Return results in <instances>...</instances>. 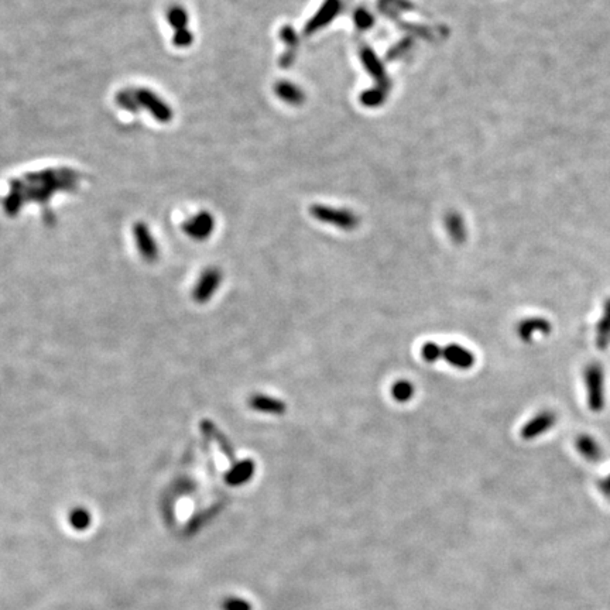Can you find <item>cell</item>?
Instances as JSON below:
<instances>
[{"label":"cell","instance_id":"6da1fadb","mask_svg":"<svg viewBox=\"0 0 610 610\" xmlns=\"http://www.w3.org/2000/svg\"><path fill=\"white\" fill-rule=\"evenodd\" d=\"M585 386L588 392L589 408L595 412L602 411L605 406V375L600 364L592 363L585 369Z\"/></svg>","mask_w":610,"mask_h":610},{"label":"cell","instance_id":"7a4b0ae2","mask_svg":"<svg viewBox=\"0 0 610 610\" xmlns=\"http://www.w3.org/2000/svg\"><path fill=\"white\" fill-rule=\"evenodd\" d=\"M311 213L318 221L329 225H335L339 229L353 231L359 225V219L353 212L345 209H336L329 207H314Z\"/></svg>","mask_w":610,"mask_h":610},{"label":"cell","instance_id":"3957f363","mask_svg":"<svg viewBox=\"0 0 610 610\" xmlns=\"http://www.w3.org/2000/svg\"><path fill=\"white\" fill-rule=\"evenodd\" d=\"M222 283V273L218 267H209L200 276L197 284L192 291V298L195 303L205 304L208 303L218 291L219 285Z\"/></svg>","mask_w":610,"mask_h":610},{"label":"cell","instance_id":"277c9868","mask_svg":"<svg viewBox=\"0 0 610 610\" xmlns=\"http://www.w3.org/2000/svg\"><path fill=\"white\" fill-rule=\"evenodd\" d=\"M133 236H134V242H136L141 257L149 263L156 261L159 257V248H157V243H156L150 229L141 222L134 224Z\"/></svg>","mask_w":610,"mask_h":610},{"label":"cell","instance_id":"5b68a950","mask_svg":"<svg viewBox=\"0 0 610 610\" xmlns=\"http://www.w3.org/2000/svg\"><path fill=\"white\" fill-rule=\"evenodd\" d=\"M215 228V221L211 213L200 212L183 225L184 232L193 240H205L211 236Z\"/></svg>","mask_w":610,"mask_h":610},{"label":"cell","instance_id":"8992f818","mask_svg":"<svg viewBox=\"0 0 610 610\" xmlns=\"http://www.w3.org/2000/svg\"><path fill=\"white\" fill-rule=\"evenodd\" d=\"M441 359H445L447 363L459 371H468L473 368L476 362L475 355L468 348L460 347L458 344L443 347Z\"/></svg>","mask_w":610,"mask_h":610},{"label":"cell","instance_id":"52a82bcc","mask_svg":"<svg viewBox=\"0 0 610 610\" xmlns=\"http://www.w3.org/2000/svg\"><path fill=\"white\" fill-rule=\"evenodd\" d=\"M556 423L555 414L551 411H543L539 412L534 419H531L521 430V438L523 439H534L546 434L548 430H551Z\"/></svg>","mask_w":610,"mask_h":610},{"label":"cell","instance_id":"ba28073f","mask_svg":"<svg viewBox=\"0 0 610 610\" xmlns=\"http://www.w3.org/2000/svg\"><path fill=\"white\" fill-rule=\"evenodd\" d=\"M248 404L252 410L263 414H272V416H283L287 411V404L283 400H279L276 397L267 396V395H253Z\"/></svg>","mask_w":610,"mask_h":610},{"label":"cell","instance_id":"9c48e42d","mask_svg":"<svg viewBox=\"0 0 610 610\" xmlns=\"http://www.w3.org/2000/svg\"><path fill=\"white\" fill-rule=\"evenodd\" d=\"M256 471V465L252 459H242L233 462L231 469L225 473V482L231 486H240L249 482Z\"/></svg>","mask_w":610,"mask_h":610},{"label":"cell","instance_id":"30bf717a","mask_svg":"<svg viewBox=\"0 0 610 610\" xmlns=\"http://www.w3.org/2000/svg\"><path fill=\"white\" fill-rule=\"evenodd\" d=\"M551 332V324L546 318H527L517 325V335L523 342H531L535 333L548 335Z\"/></svg>","mask_w":610,"mask_h":610},{"label":"cell","instance_id":"8fae6325","mask_svg":"<svg viewBox=\"0 0 610 610\" xmlns=\"http://www.w3.org/2000/svg\"><path fill=\"white\" fill-rule=\"evenodd\" d=\"M201 431H202V434H205L209 439H212V441H215V443L218 444V447L221 448L222 454H224L228 459H231V460L235 459V449H233L232 443L229 441V438H228L221 430H219L212 421H209V420H204V421L201 423Z\"/></svg>","mask_w":610,"mask_h":610},{"label":"cell","instance_id":"7c38bea8","mask_svg":"<svg viewBox=\"0 0 610 610\" xmlns=\"http://www.w3.org/2000/svg\"><path fill=\"white\" fill-rule=\"evenodd\" d=\"M445 225H447V231L451 236V239L455 243H463L467 239V228H465V222L459 213H449L445 219Z\"/></svg>","mask_w":610,"mask_h":610},{"label":"cell","instance_id":"4fadbf2b","mask_svg":"<svg viewBox=\"0 0 610 610\" xmlns=\"http://www.w3.org/2000/svg\"><path fill=\"white\" fill-rule=\"evenodd\" d=\"M576 447L583 458L588 460H598L602 456V448L589 435H580L576 439Z\"/></svg>","mask_w":610,"mask_h":610},{"label":"cell","instance_id":"5bb4252c","mask_svg":"<svg viewBox=\"0 0 610 610\" xmlns=\"http://www.w3.org/2000/svg\"><path fill=\"white\" fill-rule=\"evenodd\" d=\"M610 342V298L606 301L602 320L598 324L596 344L600 349H606Z\"/></svg>","mask_w":610,"mask_h":610},{"label":"cell","instance_id":"9a60e30c","mask_svg":"<svg viewBox=\"0 0 610 610\" xmlns=\"http://www.w3.org/2000/svg\"><path fill=\"white\" fill-rule=\"evenodd\" d=\"M414 393H416V388L410 380L401 379L392 386V396L397 403L410 401L414 397Z\"/></svg>","mask_w":610,"mask_h":610},{"label":"cell","instance_id":"2e32d148","mask_svg":"<svg viewBox=\"0 0 610 610\" xmlns=\"http://www.w3.org/2000/svg\"><path fill=\"white\" fill-rule=\"evenodd\" d=\"M167 20H168V24H172V26H173L177 32H178V30H184L185 26H187V21H188V14H187V12H185L184 8L176 6V8H173V9H169V10H168V13H167Z\"/></svg>","mask_w":610,"mask_h":610},{"label":"cell","instance_id":"e0dca14e","mask_svg":"<svg viewBox=\"0 0 610 610\" xmlns=\"http://www.w3.org/2000/svg\"><path fill=\"white\" fill-rule=\"evenodd\" d=\"M441 352L443 347L435 342H427L421 348V356L428 363H435L438 360H441Z\"/></svg>","mask_w":610,"mask_h":610},{"label":"cell","instance_id":"ac0fdd59","mask_svg":"<svg viewBox=\"0 0 610 610\" xmlns=\"http://www.w3.org/2000/svg\"><path fill=\"white\" fill-rule=\"evenodd\" d=\"M277 93L290 104H296L301 101V92L290 84H280L277 86Z\"/></svg>","mask_w":610,"mask_h":610},{"label":"cell","instance_id":"d6986e66","mask_svg":"<svg viewBox=\"0 0 610 610\" xmlns=\"http://www.w3.org/2000/svg\"><path fill=\"white\" fill-rule=\"evenodd\" d=\"M600 489H602V492H603L605 495L610 496V476H609L607 479H605V480L600 482Z\"/></svg>","mask_w":610,"mask_h":610}]
</instances>
